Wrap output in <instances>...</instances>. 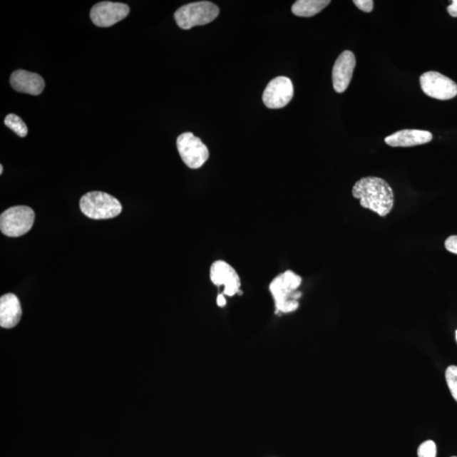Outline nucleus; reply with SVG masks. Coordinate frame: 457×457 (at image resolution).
Instances as JSON below:
<instances>
[{"mask_svg":"<svg viewBox=\"0 0 457 457\" xmlns=\"http://www.w3.org/2000/svg\"><path fill=\"white\" fill-rule=\"evenodd\" d=\"M352 195L359 199L364 209L372 210L381 217H386L393 210L394 192L386 180L369 176L357 180L352 188Z\"/></svg>","mask_w":457,"mask_h":457,"instance_id":"f257e3e1","label":"nucleus"},{"mask_svg":"<svg viewBox=\"0 0 457 457\" xmlns=\"http://www.w3.org/2000/svg\"><path fill=\"white\" fill-rule=\"evenodd\" d=\"M302 278L292 270L276 276L269 284V291L274 297L277 311L287 314L296 311L299 307L297 299L302 293L297 291Z\"/></svg>","mask_w":457,"mask_h":457,"instance_id":"f03ea898","label":"nucleus"},{"mask_svg":"<svg viewBox=\"0 0 457 457\" xmlns=\"http://www.w3.org/2000/svg\"><path fill=\"white\" fill-rule=\"evenodd\" d=\"M80 209L93 220L115 218L122 211L120 202L115 197L102 192H91L81 198Z\"/></svg>","mask_w":457,"mask_h":457,"instance_id":"7ed1b4c3","label":"nucleus"},{"mask_svg":"<svg viewBox=\"0 0 457 457\" xmlns=\"http://www.w3.org/2000/svg\"><path fill=\"white\" fill-rule=\"evenodd\" d=\"M220 9L214 3L200 1L185 4L175 13L176 24L183 30L197 26H205L215 21Z\"/></svg>","mask_w":457,"mask_h":457,"instance_id":"20e7f679","label":"nucleus"},{"mask_svg":"<svg viewBox=\"0 0 457 457\" xmlns=\"http://www.w3.org/2000/svg\"><path fill=\"white\" fill-rule=\"evenodd\" d=\"M35 212L26 206L10 207L0 216V230L10 237H21L33 227Z\"/></svg>","mask_w":457,"mask_h":457,"instance_id":"39448f33","label":"nucleus"},{"mask_svg":"<svg viewBox=\"0 0 457 457\" xmlns=\"http://www.w3.org/2000/svg\"><path fill=\"white\" fill-rule=\"evenodd\" d=\"M176 144L180 158L189 168H201L209 160V149L200 138L191 133L179 135Z\"/></svg>","mask_w":457,"mask_h":457,"instance_id":"423d86ee","label":"nucleus"},{"mask_svg":"<svg viewBox=\"0 0 457 457\" xmlns=\"http://www.w3.org/2000/svg\"><path fill=\"white\" fill-rule=\"evenodd\" d=\"M420 84L425 94L438 101H449L457 95L455 81L436 71H428L421 76Z\"/></svg>","mask_w":457,"mask_h":457,"instance_id":"0eeeda50","label":"nucleus"},{"mask_svg":"<svg viewBox=\"0 0 457 457\" xmlns=\"http://www.w3.org/2000/svg\"><path fill=\"white\" fill-rule=\"evenodd\" d=\"M129 13L128 4L105 1L95 4L90 12V17L94 25L108 27L124 20Z\"/></svg>","mask_w":457,"mask_h":457,"instance_id":"6e6552de","label":"nucleus"},{"mask_svg":"<svg viewBox=\"0 0 457 457\" xmlns=\"http://www.w3.org/2000/svg\"><path fill=\"white\" fill-rule=\"evenodd\" d=\"M294 88L291 79L278 76L270 81L262 95L265 105L269 108H282L291 102Z\"/></svg>","mask_w":457,"mask_h":457,"instance_id":"1a4fd4ad","label":"nucleus"},{"mask_svg":"<svg viewBox=\"0 0 457 457\" xmlns=\"http://www.w3.org/2000/svg\"><path fill=\"white\" fill-rule=\"evenodd\" d=\"M212 284L217 287H224V294L233 297L240 292L241 279L233 267L223 260L212 262L210 272Z\"/></svg>","mask_w":457,"mask_h":457,"instance_id":"9d476101","label":"nucleus"},{"mask_svg":"<svg viewBox=\"0 0 457 457\" xmlns=\"http://www.w3.org/2000/svg\"><path fill=\"white\" fill-rule=\"evenodd\" d=\"M356 66V57L351 51H343L334 63L332 80L334 91L342 93L350 85Z\"/></svg>","mask_w":457,"mask_h":457,"instance_id":"9b49d317","label":"nucleus"},{"mask_svg":"<svg viewBox=\"0 0 457 457\" xmlns=\"http://www.w3.org/2000/svg\"><path fill=\"white\" fill-rule=\"evenodd\" d=\"M10 81L11 87L16 91L34 95V96L42 93L45 88L42 76L25 70L14 71Z\"/></svg>","mask_w":457,"mask_h":457,"instance_id":"f8f14e48","label":"nucleus"},{"mask_svg":"<svg viewBox=\"0 0 457 457\" xmlns=\"http://www.w3.org/2000/svg\"><path fill=\"white\" fill-rule=\"evenodd\" d=\"M433 135L428 130H402L389 135L384 142L394 148H409L431 142Z\"/></svg>","mask_w":457,"mask_h":457,"instance_id":"ddd939ff","label":"nucleus"},{"mask_svg":"<svg viewBox=\"0 0 457 457\" xmlns=\"http://www.w3.org/2000/svg\"><path fill=\"white\" fill-rule=\"evenodd\" d=\"M21 315V303L16 295L9 293L0 298V327L4 329L16 327Z\"/></svg>","mask_w":457,"mask_h":457,"instance_id":"4468645a","label":"nucleus"},{"mask_svg":"<svg viewBox=\"0 0 457 457\" xmlns=\"http://www.w3.org/2000/svg\"><path fill=\"white\" fill-rule=\"evenodd\" d=\"M329 4V0H298L294 3L292 11L297 16L312 17L323 11Z\"/></svg>","mask_w":457,"mask_h":457,"instance_id":"2eb2a0df","label":"nucleus"},{"mask_svg":"<svg viewBox=\"0 0 457 457\" xmlns=\"http://www.w3.org/2000/svg\"><path fill=\"white\" fill-rule=\"evenodd\" d=\"M4 124L21 138H25L29 133V129H27L24 121L16 115H8L4 119Z\"/></svg>","mask_w":457,"mask_h":457,"instance_id":"dca6fc26","label":"nucleus"},{"mask_svg":"<svg viewBox=\"0 0 457 457\" xmlns=\"http://www.w3.org/2000/svg\"><path fill=\"white\" fill-rule=\"evenodd\" d=\"M446 379L452 397L457 402V366H448L446 371Z\"/></svg>","mask_w":457,"mask_h":457,"instance_id":"f3484780","label":"nucleus"},{"mask_svg":"<svg viewBox=\"0 0 457 457\" xmlns=\"http://www.w3.org/2000/svg\"><path fill=\"white\" fill-rule=\"evenodd\" d=\"M436 445L433 441H425L419 447V457H436Z\"/></svg>","mask_w":457,"mask_h":457,"instance_id":"a211bd4d","label":"nucleus"},{"mask_svg":"<svg viewBox=\"0 0 457 457\" xmlns=\"http://www.w3.org/2000/svg\"><path fill=\"white\" fill-rule=\"evenodd\" d=\"M353 3L355 6L360 9L361 11L369 13L373 11L374 1L373 0H354Z\"/></svg>","mask_w":457,"mask_h":457,"instance_id":"6ab92c4d","label":"nucleus"},{"mask_svg":"<svg viewBox=\"0 0 457 457\" xmlns=\"http://www.w3.org/2000/svg\"><path fill=\"white\" fill-rule=\"evenodd\" d=\"M445 247L447 251L457 255V235L448 237L445 242Z\"/></svg>","mask_w":457,"mask_h":457,"instance_id":"aec40b11","label":"nucleus"},{"mask_svg":"<svg viewBox=\"0 0 457 457\" xmlns=\"http://www.w3.org/2000/svg\"><path fill=\"white\" fill-rule=\"evenodd\" d=\"M447 11L451 16L457 17V0H453L449 6L447 7Z\"/></svg>","mask_w":457,"mask_h":457,"instance_id":"412c9836","label":"nucleus"},{"mask_svg":"<svg viewBox=\"0 0 457 457\" xmlns=\"http://www.w3.org/2000/svg\"><path fill=\"white\" fill-rule=\"evenodd\" d=\"M217 304L220 307H223L226 305V300L223 294H220L218 297H217Z\"/></svg>","mask_w":457,"mask_h":457,"instance_id":"4be33fe9","label":"nucleus"},{"mask_svg":"<svg viewBox=\"0 0 457 457\" xmlns=\"http://www.w3.org/2000/svg\"><path fill=\"white\" fill-rule=\"evenodd\" d=\"M3 170H4V167H3V165H0V175H2V174H3Z\"/></svg>","mask_w":457,"mask_h":457,"instance_id":"5701e85b","label":"nucleus"},{"mask_svg":"<svg viewBox=\"0 0 457 457\" xmlns=\"http://www.w3.org/2000/svg\"><path fill=\"white\" fill-rule=\"evenodd\" d=\"M456 341H457V330H456Z\"/></svg>","mask_w":457,"mask_h":457,"instance_id":"b1692460","label":"nucleus"},{"mask_svg":"<svg viewBox=\"0 0 457 457\" xmlns=\"http://www.w3.org/2000/svg\"><path fill=\"white\" fill-rule=\"evenodd\" d=\"M452 457H457V456H452Z\"/></svg>","mask_w":457,"mask_h":457,"instance_id":"393cba45","label":"nucleus"}]
</instances>
